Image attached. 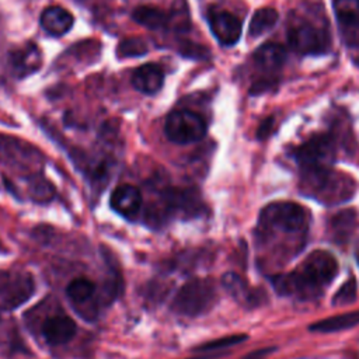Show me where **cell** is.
Instances as JSON below:
<instances>
[{
  "label": "cell",
  "instance_id": "1",
  "mask_svg": "<svg viewBox=\"0 0 359 359\" xmlns=\"http://www.w3.org/2000/svg\"><path fill=\"white\" fill-rule=\"evenodd\" d=\"M309 212L294 202H273L265 206L258 222V241L269 252L282 257L296 255L304 244Z\"/></svg>",
  "mask_w": 359,
  "mask_h": 359
},
{
  "label": "cell",
  "instance_id": "2",
  "mask_svg": "<svg viewBox=\"0 0 359 359\" xmlns=\"http://www.w3.org/2000/svg\"><path fill=\"white\" fill-rule=\"evenodd\" d=\"M337 271L338 264L332 254L317 250L310 252L293 272L273 278V286L280 294L313 299L321 294Z\"/></svg>",
  "mask_w": 359,
  "mask_h": 359
},
{
  "label": "cell",
  "instance_id": "3",
  "mask_svg": "<svg viewBox=\"0 0 359 359\" xmlns=\"http://www.w3.org/2000/svg\"><path fill=\"white\" fill-rule=\"evenodd\" d=\"M289 46L299 55H323L331 46L327 20L313 11H294L287 21Z\"/></svg>",
  "mask_w": 359,
  "mask_h": 359
},
{
  "label": "cell",
  "instance_id": "4",
  "mask_svg": "<svg viewBox=\"0 0 359 359\" xmlns=\"http://www.w3.org/2000/svg\"><path fill=\"white\" fill-rule=\"evenodd\" d=\"M300 189L324 205H339L353 196L356 181L351 175L328 167L302 171Z\"/></svg>",
  "mask_w": 359,
  "mask_h": 359
},
{
  "label": "cell",
  "instance_id": "5",
  "mask_svg": "<svg viewBox=\"0 0 359 359\" xmlns=\"http://www.w3.org/2000/svg\"><path fill=\"white\" fill-rule=\"evenodd\" d=\"M217 300L216 285L212 279H191L175 293L171 309L185 317H196L209 311Z\"/></svg>",
  "mask_w": 359,
  "mask_h": 359
},
{
  "label": "cell",
  "instance_id": "6",
  "mask_svg": "<svg viewBox=\"0 0 359 359\" xmlns=\"http://www.w3.org/2000/svg\"><path fill=\"white\" fill-rule=\"evenodd\" d=\"M286 56V49L278 42H266L254 52V66L262 76L252 83L250 88L251 94H262L264 91L275 86L278 80V73L282 69Z\"/></svg>",
  "mask_w": 359,
  "mask_h": 359
},
{
  "label": "cell",
  "instance_id": "7",
  "mask_svg": "<svg viewBox=\"0 0 359 359\" xmlns=\"http://www.w3.org/2000/svg\"><path fill=\"white\" fill-rule=\"evenodd\" d=\"M165 136L177 144H188L201 140L206 133L205 119L189 109L172 111L164 125Z\"/></svg>",
  "mask_w": 359,
  "mask_h": 359
},
{
  "label": "cell",
  "instance_id": "8",
  "mask_svg": "<svg viewBox=\"0 0 359 359\" xmlns=\"http://www.w3.org/2000/svg\"><path fill=\"white\" fill-rule=\"evenodd\" d=\"M302 171L331 167L335 158V142L330 135H314L294 151Z\"/></svg>",
  "mask_w": 359,
  "mask_h": 359
},
{
  "label": "cell",
  "instance_id": "9",
  "mask_svg": "<svg viewBox=\"0 0 359 359\" xmlns=\"http://www.w3.org/2000/svg\"><path fill=\"white\" fill-rule=\"evenodd\" d=\"M35 292V283L29 273H0V310H13L24 304Z\"/></svg>",
  "mask_w": 359,
  "mask_h": 359
},
{
  "label": "cell",
  "instance_id": "10",
  "mask_svg": "<svg viewBox=\"0 0 359 359\" xmlns=\"http://www.w3.org/2000/svg\"><path fill=\"white\" fill-rule=\"evenodd\" d=\"M163 208L168 215L196 217L205 213L206 206L194 188H170L163 195Z\"/></svg>",
  "mask_w": 359,
  "mask_h": 359
},
{
  "label": "cell",
  "instance_id": "11",
  "mask_svg": "<svg viewBox=\"0 0 359 359\" xmlns=\"http://www.w3.org/2000/svg\"><path fill=\"white\" fill-rule=\"evenodd\" d=\"M208 22L213 36L224 46H233L241 36V21L226 10H212L208 14Z\"/></svg>",
  "mask_w": 359,
  "mask_h": 359
},
{
  "label": "cell",
  "instance_id": "12",
  "mask_svg": "<svg viewBox=\"0 0 359 359\" xmlns=\"http://www.w3.org/2000/svg\"><path fill=\"white\" fill-rule=\"evenodd\" d=\"M76 328L77 325L72 317L66 314H53L42 323L41 332L49 345L57 346L69 342L74 337Z\"/></svg>",
  "mask_w": 359,
  "mask_h": 359
},
{
  "label": "cell",
  "instance_id": "13",
  "mask_svg": "<svg viewBox=\"0 0 359 359\" xmlns=\"http://www.w3.org/2000/svg\"><path fill=\"white\" fill-rule=\"evenodd\" d=\"M111 208L123 217H133L142 206V194L139 188L129 184L116 187L109 196Z\"/></svg>",
  "mask_w": 359,
  "mask_h": 359
},
{
  "label": "cell",
  "instance_id": "14",
  "mask_svg": "<svg viewBox=\"0 0 359 359\" xmlns=\"http://www.w3.org/2000/svg\"><path fill=\"white\" fill-rule=\"evenodd\" d=\"M334 11L345 41L359 36V0H335Z\"/></svg>",
  "mask_w": 359,
  "mask_h": 359
},
{
  "label": "cell",
  "instance_id": "15",
  "mask_svg": "<svg viewBox=\"0 0 359 359\" xmlns=\"http://www.w3.org/2000/svg\"><path fill=\"white\" fill-rule=\"evenodd\" d=\"M132 84L140 93L156 94L164 84V76L157 65L146 63L133 72Z\"/></svg>",
  "mask_w": 359,
  "mask_h": 359
},
{
  "label": "cell",
  "instance_id": "16",
  "mask_svg": "<svg viewBox=\"0 0 359 359\" xmlns=\"http://www.w3.org/2000/svg\"><path fill=\"white\" fill-rule=\"evenodd\" d=\"M39 66L41 53L34 43H27L24 48L17 49L11 53V67L18 79L36 72Z\"/></svg>",
  "mask_w": 359,
  "mask_h": 359
},
{
  "label": "cell",
  "instance_id": "17",
  "mask_svg": "<svg viewBox=\"0 0 359 359\" xmlns=\"http://www.w3.org/2000/svg\"><path fill=\"white\" fill-rule=\"evenodd\" d=\"M39 21L46 32L59 36L66 34L73 27L74 18L67 10L59 6H50L42 11Z\"/></svg>",
  "mask_w": 359,
  "mask_h": 359
},
{
  "label": "cell",
  "instance_id": "18",
  "mask_svg": "<svg viewBox=\"0 0 359 359\" xmlns=\"http://www.w3.org/2000/svg\"><path fill=\"white\" fill-rule=\"evenodd\" d=\"M223 287L233 296L238 303L244 306H257L259 304V296L257 292L248 287L245 280L234 272H227L222 279Z\"/></svg>",
  "mask_w": 359,
  "mask_h": 359
},
{
  "label": "cell",
  "instance_id": "19",
  "mask_svg": "<svg viewBox=\"0 0 359 359\" xmlns=\"http://www.w3.org/2000/svg\"><path fill=\"white\" fill-rule=\"evenodd\" d=\"M356 227V215L353 210H342L332 216L330 222V236L334 243L344 244L353 234Z\"/></svg>",
  "mask_w": 359,
  "mask_h": 359
},
{
  "label": "cell",
  "instance_id": "20",
  "mask_svg": "<svg viewBox=\"0 0 359 359\" xmlns=\"http://www.w3.org/2000/svg\"><path fill=\"white\" fill-rule=\"evenodd\" d=\"M356 324H359V310L324 318V320L313 324L310 327V330L316 331V332H335V331H341L345 328H351Z\"/></svg>",
  "mask_w": 359,
  "mask_h": 359
},
{
  "label": "cell",
  "instance_id": "21",
  "mask_svg": "<svg viewBox=\"0 0 359 359\" xmlns=\"http://www.w3.org/2000/svg\"><path fill=\"white\" fill-rule=\"evenodd\" d=\"M278 11L272 7H262L258 8L250 20L248 34L252 38L261 36L269 29H272L278 21Z\"/></svg>",
  "mask_w": 359,
  "mask_h": 359
},
{
  "label": "cell",
  "instance_id": "22",
  "mask_svg": "<svg viewBox=\"0 0 359 359\" xmlns=\"http://www.w3.org/2000/svg\"><path fill=\"white\" fill-rule=\"evenodd\" d=\"M132 18L140 24L144 25L150 29H158L167 25L168 17L164 11H161L157 7L153 6H139L133 10Z\"/></svg>",
  "mask_w": 359,
  "mask_h": 359
},
{
  "label": "cell",
  "instance_id": "23",
  "mask_svg": "<svg viewBox=\"0 0 359 359\" xmlns=\"http://www.w3.org/2000/svg\"><path fill=\"white\" fill-rule=\"evenodd\" d=\"M94 292H95V285L86 278H76L66 287L67 297L79 306H81L87 300H90L93 297Z\"/></svg>",
  "mask_w": 359,
  "mask_h": 359
},
{
  "label": "cell",
  "instance_id": "24",
  "mask_svg": "<svg viewBox=\"0 0 359 359\" xmlns=\"http://www.w3.org/2000/svg\"><path fill=\"white\" fill-rule=\"evenodd\" d=\"M53 194L55 191L52 184L48 180L42 178L41 175H36L29 180V195L35 202H39V203L49 202L53 198Z\"/></svg>",
  "mask_w": 359,
  "mask_h": 359
},
{
  "label": "cell",
  "instance_id": "25",
  "mask_svg": "<svg viewBox=\"0 0 359 359\" xmlns=\"http://www.w3.org/2000/svg\"><path fill=\"white\" fill-rule=\"evenodd\" d=\"M116 53L121 57H137V56L147 53V46L143 39H140L137 36H130V38H125L119 42Z\"/></svg>",
  "mask_w": 359,
  "mask_h": 359
},
{
  "label": "cell",
  "instance_id": "26",
  "mask_svg": "<svg viewBox=\"0 0 359 359\" xmlns=\"http://www.w3.org/2000/svg\"><path fill=\"white\" fill-rule=\"evenodd\" d=\"M245 338H247V337H245V335H241V334H240V335H229V337H223V338H217V339L205 342V344L196 346L194 351H195V352H199V353L213 352V351H217V349H223V348H227V346L240 344V342L244 341Z\"/></svg>",
  "mask_w": 359,
  "mask_h": 359
},
{
  "label": "cell",
  "instance_id": "27",
  "mask_svg": "<svg viewBox=\"0 0 359 359\" xmlns=\"http://www.w3.org/2000/svg\"><path fill=\"white\" fill-rule=\"evenodd\" d=\"M355 297H356V282H355L353 278H351L335 293V296L332 299V304L334 306H344V304L352 303L355 300Z\"/></svg>",
  "mask_w": 359,
  "mask_h": 359
},
{
  "label": "cell",
  "instance_id": "28",
  "mask_svg": "<svg viewBox=\"0 0 359 359\" xmlns=\"http://www.w3.org/2000/svg\"><path fill=\"white\" fill-rule=\"evenodd\" d=\"M180 52L184 56L194 57V59H208L209 57V49H206L201 43H195V42H191V41L182 42Z\"/></svg>",
  "mask_w": 359,
  "mask_h": 359
},
{
  "label": "cell",
  "instance_id": "29",
  "mask_svg": "<svg viewBox=\"0 0 359 359\" xmlns=\"http://www.w3.org/2000/svg\"><path fill=\"white\" fill-rule=\"evenodd\" d=\"M352 62L359 67V36L352 38L349 41H345Z\"/></svg>",
  "mask_w": 359,
  "mask_h": 359
},
{
  "label": "cell",
  "instance_id": "30",
  "mask_svg": "<svg viewBox=\"0 0 359 359\" xmlns=\"http://www.w3.org/2000/svg\"><path fill=\"white\" fill-rule=\"evenodd\" d=\"M273 126V118L272 116H268L266 119H264L258 128V137L259 139H264L266 137L269 133H271V129Z\"/></svg>",
  "mask_w": 359,
  "mask_h": 359
},
{
  "label": "cell",
  "instance_id": "31",
  "mask_svg": "<svg viewBox=\"0 0 359 359\" xmlns=\"http://www.w3.org/2000/svg\"><path fill=\"white\" fill-rule=\"evenodd\" d=\"M271 349H261V351H255V352H251L248 353L247 356L241 358V359H262Z\"/></svg>",
  "mask_w": 359,
  "mask_h": 359
}]
</instances>
